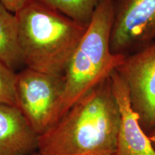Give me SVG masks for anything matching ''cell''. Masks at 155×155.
I'll return each mask as SVG.
<instances>
[{"instance_id": "cell-11", "label": "cell", "mask_w": 155, "mask_h": 155, "mask_svg": "<svg viewBox=\"0 0 155 155\" xmlns=\"http://www.w3.org/2000/svg\"><path fill=\"white\" fill-rule=\"evenodd\" d=\"M17 72L0 62V104L17 108Z\"/></svg>"}, {"instance_id": "cell-3", "label": "cell", "mask_w": 155, "mask_h": 155, "mask_svg": "<svg viewBox=\"0 0 155 155\" xmlns=\"http://www.w3.org/2000/svg\"><path fill=\"white\" fill-rule=\"evenodd\" d=\"M113 20L114 0H101L65 69L57 122L78 101L111 76L124 60L126 56L115 55L110 48Z\"/></svg>"}, {"instance_id": "cell-9", "label": "cell", "mask_w": 155, "mask_h": 155, "mask_svg": "<svg viewBox=\"0 0 155 155\" xmlns=\"http://www.w3.org/2000/svg\"><path fill=\"white\" fill-rule=\"evenodd\" d=\"M0 62L16 72L25 67L16 15L0 3Z\"/></svg>"}, {"instance_id": "cell-15", "label": "cell", "mask_w": 155, "mask_h": 155, "mask_svg": "<svg viewBox=\"0 0 155 155\" xmlns=\"http://www.w3.org/2000/svg\"><path fill=\"white\" fill-rule=\"evenodd\" d=\"M105 155H119V154H117L116 153H114V154H105Z\"/></svg>"}, {"instance_id": "cell-13", "label": "cell", "mask_w": 155, "mask_h": 155, "mask_svg": "<svg viewBox=\"0 0 155 155\" xmlns=\"http://www.w3.org/2000/svg\"><path fill=\"white\" fill-rule=\"evenodd\" d=\"M148 137L151 141V144L152 145L153 149H154V150L155 151V129L153 130L152 132L148 136Z\"/></svg>"}, {"instance_id": "cell-14", "label": "cell", "mask_w": 155, "mask_h": 155, "mask_svg": "<svg viewBox=\"0 0 155 155\" xmlns=\"http://www.w3.org/2000/svg\"><path fill=\"white\" fill-rule=\"evenodd\" d=\"M31 155H40V154H38V152H35L34 154H31Z\"/></svg>"}, {"instance_id": "cell-12", "label": "cell", "mask_w": 155, "mask_h": 155, "mask_svg": "<svg viewBox=\"0 0 155 155\" xmlns=\"http://www.w3.org/2000/svg\"><path fill=\"white\" fill-rule=\"evenodd\" d=\"M26 2L27 0H0V3L14 14L22 8Z\"/></svg>"}, {"instance_id": "cell-6", "label": "cell", "mask_w": 155, "mask_h": 155, "mask_svg": "<svg viewBox=\"0 0 155 155\" xmlns=\"http://www.w3.org/2000/svg\"><path fill=\"white\" fill-rule=\"evenodd\" d=\"M116 71L127 87L141 127L149 136L155 129V42L126 56Z\"/></svg>"}, {"instance_id": "cell-10", "label": "cell", "mask_w": 155, "mask_h": 155, "mask_svg": "<svg viewBox=\"0 0 155 155\" xmlns=\"http://www.w3.org/2000/svg\"><path fill=\"white\" fill-rule=\"evenodd\" d=\"M73 21L88 26L101 0H39Z\"/></svg>"}, {"instance_id": "cell-7", "label": "cell", "mask_w": 155, "mask_h": 155, "mask_svg": "<svg viewBox=\"0 0 155 155\" xmlns=\"http://www.w3.org/2000/svg\"><path fill=\"white\" fill-rule=\"evenodd\" d=\"M111 79L120 112L116 154L155 155L150 139L141 127L138 116L131 107L129 91L125 83L116 71L112 73Z\"/></svg>"}, {"instance_id": "cell-4", "label": "cell", "mask_w": 155, "mask_h": 155, "mask_svg": "<svg viewBox=\"0 0 155 155\" xmlns=\"http://www.w3.org/2000/svg\"><path fill=\"white\" fill-rule=\"evenodd\" d=\"M64 74H52L25 68L17 73V108L38 136L51 129L64 91Z\"/></svg>"}, {"instance_id": "cell-1", "label": "cell", "mask_w": 155, "mask_h": 155, "mask_svg": "<svg viewBox=\"0 0 155 155\" xmlns=\"http://www.w3.org/2000/svg\"><path fill=\"white\" fill-rule=\"evenodd\" d=\"M120 112L111 76L39 136L40 155H105L117 151Z\"/></svg>"}, {"instance_id": "cell-8", "label": "cell", "mask_w": 155, "mask_h": 155, "mask_svg": "<svg viewBox=\"0 0 155 155\" xmlns=\"http://www.w3.org/2000/svg\"><path fill=\"white\" fill-rule=\"evenodd\" d=\"M39 136L18 108L0 104V155H31Z\"/></svg>"}, {"instance_id": "cell-2", "label": "cell", "mask_w": 155, "mask_h": 155, "mask_svg": "<svg viewBox=\"0 0 155 155\" xmlns=\"http://www.w3.org/2000/svg\"><path fill=\"white\" fill-rule=\"evenodd\" d=\"M15 15L25 67L64 74L87 27L39 0H27Z\"/></svg>"}, {"instance_id": "cell-5", "label": "cell", "mask_w": 155, "mask_h": 155, "mask_svg": "<svg viewBox=\"0 0 155 155\" xmlns=\"http://www.w3.org/2000/svg\"><path fill=\"white\" fill-rule=\"evenodd\" d=\"M155 42V0H114L110 48L127 56Z\"/></svg>"}]
</instances>
